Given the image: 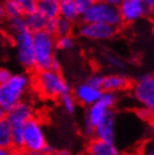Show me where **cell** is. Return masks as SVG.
<instances>
[{
  "mask_svg": "<svg viewBox=\"0 0 154 155\" xmlns=\"http://www.w3.org/2000/svg\"><path fill=\"white\" fill-rule=\"evenodd\" d=\"M32 84V78L27 73L12 74L5 84L0 85V106L6 111L24 99Z\"/></svg>",
  "mask_w": 154,
  "mask_h": 155,
  "instance_id": "1",
  "label": "cell"
},
{
  "mask_svg": "<svg viewBox=\"0 0 154 155\" xmlns=\"http://www.w3.org/2000/svg\"><path fill=\"white\" fill-rule=\"evenodd\" d=\"M32 83L36 90L45 98H59L61 96L71 93L69 85L61 72H54L52 69L36 72Z\"/></svg>",
  "mask_w": 154,
  "mask_h": 155,
  "instance_id": "2",
  "label": "cell"
},
{
  "mask_svg": "<svg viewBox=\"0 0 154 155\" xmlns=\"http://www.w3.org/2000/svg\"><path fill=\"white\" fill-rule=\"evenodd\" d=\"M33 34V53H34V68L36 72L50 69L51 63L56 56L55 36L50 35L44 31Z\"/></svg>",
  "mask_w": 154,
  "mask_h": 155,
  "instance_id": "3",
  "label": "cell"
},
{
  "mask_svg": "<svg viewBox=\"0 0 154 155\" xmlns=\"http://www.w3.org/2000/svg\"><path fill=\"white\" fill-rule=\"evenodd\" d=\"M84 23L107 24L117 29L122 24L118 8L105 3L102 0L94 1L85 11L80 15Z\"/></svg>",
  "mask_w": 154,
  "mask_h": 155,
  "instance_id": "4",
  "label": "cell"
},
{
  "mask_svg": "<svg viewBox=\"0 0 154 155\" xmlns=\"http://www.w3.org/2000/svg\"><path fill=\"white\" fill-rule=\"evenodd\" d=\"M48 145L41 120L38 117H32L28 120L23 128V150L24 152L42 153Z\"/></svg>",
  "mask_w": 154,
  "mask_h": 155,
  "instance_id": "5",
  "label": "cell"
},
{
  "mask_svg": "<svg viewBox=\"0 0 154 155\" xmlns=\"http://www.w3.org/2000/svg\"><path fill=\"white\" fill-rule=\"evenodd\" d=\"M117 104V95L113 93L102 91L100 98L94 104L87 108L86 116L84 119V124L95 129L102 120L108 116L110 111H112L113 107Z\"/></svg>",
  "mask_w": 154,
  "mask_h": 155,
  "instance_id": "6",
  "label": "cell"
},
{
  "mask_svg": "<svg viewBox=\"0 0 154 155\" xmlns=\"http://www.w3.org/2000/svg\"><path fill=\"white\" fill-rule=\"evenodd\" d=\"M13 44L15 48L17 61L21 67L27 71L34 68V53H33V34L28 30L13 35Z\"/></svg>",
  "mask_w": 154,
  "mask_h": 155,
  "instance_id": "7",
  "label": "cell"
},
{
  "mask_svg": "<svg viewBox=\"0 0 154 155\" xmlns=\"http://www.w3.org/2000/svg\"><path fill=\"white\" fill-rule=\"evenodd\" d=\"M132 95L143 108L154 110V77L150 73L140 75L132 86Z\"/></svg>",
  "mask_w": 154,
  "mask_h": 155,
  "instance_id": "8",
  "label": "cell"
},
{
  "mask_svg": "<svg viewBox=\"0 0 154 155\" xmlns=\"http://www.w3.org/2000/svg\"><path fill=\"white\" fill-rule=\"evenodd\" d=\"M152 10L153 9L145 6L142 0H122L118 7L122 23H134L149 17L152 13Z\"/></svg>",
  "mask_w": 154,
  "mask_h": 155,
  "instance_id": "9",
  "label": "cell"
},
{
  "mask_svg": "<svg viewBox=\"0 0 154 155\" xmlns=\"http://www.w3.org/2000/svg\"><path fill=\"white\" fill-rule=\"evenodd\" d=\"M117 29L100 23H80L76 29V34L79 38L92 41H105L116 35Z\"/></svg>",
  "mask_w": 154,
  "mask_h": 155,
  "instance_id": "10",
  "label": "cell"
},
{
  "mask_svg": "<svg viewBox=\"0 0 154 155\" xmlns=\"http://www.w3.org/2000/svg\"><path fill=\"white\" fill-rule=\"evenodd\" d=\"M34 117V109L31 102L28 100H21L9 111H7L6 119L11 128H24L28 120Z\"/></svg>",
  "mask_w": 154,
  "mask_h": 155,
  "instance_id": "11",
  "label": "cell"
},
{
  "mask_svg": "<svg viewBox=\"0 0 154 155\" xmlns=\"http://www.w3.org/2000/svg\"><path fill=\"white\" fill-rule=\"evenodd\" d=\"M94 139L105 142L115 143L116 139V114L110 111L108 116L105 118L94 129Z\"/></svg>",
  "mask_w": 154,
  "mask_h": 155,
  "instance_id": "12",
  "label": "cell"
},
{
  "mask_svg": "<svg viewBox=\"0 0 154 155\" xmlns=\"http://www.w3.org/2000/svg\"><path fill=\"white\" fill-rule=\"evenodd\" d=\"M102 90L94 88V87L89 86L86 81L78 84L74 89V96L75 100L78 104H83L85 107L88 108L89 106L94 104L98 99L100 98Z\"/></svg>",
  "mask_w": 154,
  "mask_h": 155,
  "instance_id": "13",
  "label": "cell"
},
{
  "mask_svg": "<svg viewBox=\"0 0 154 155\" xmlns=\"http://www.w3.org/2000/svg\"><path fill=\"white\" fill-rule=\"evenodd\" d=\"M87 155H121L120 150L115 143L92 139L86 146Z\"/></svg>",
  "mask_w": 154,
  "mask_h": 155,
  "instance_id": "14",
  "label": "cell"
},
{
  "mask_svg": "<svg viewBox=\"0 0 154 155\" xmlns=\"http://www.w3.org/2000/svg\"><path fill=\"white\" fill-rule=\"evenodd\" d=\"M129 85V79L126 75L117 73V74H109L102 76V85L101 90L108 93L116 94L117 91L126 89Z\"/></svg>",
  "mask_w": 154,
  "mask_h": 155,
  "instance_id": "15",
  "label": "cell"
},
{
  "mask_svg": "<svg viewBox=\"0 0 154 155\" xmlns=\"http://www.w3.org/2000/svg\"><path fill=\"white\" fill-rule=\"evenodd\" d=\"M36 11L46 20L59 18V0H36Z\"/></svg>",
  "mask_w": 154,
  "mask_h": 155,
  "instance_id": "16",
  "label": "cell"
},
{
  "mask_svg": "<svg viewBox=\"0 0 154 155\" xmlns=\"http://www.w3.org/2000/svg\"><path fill=\"white\" fill-rule=\"evenodd\" d=\"M80 11L74 0H59V15L61 18L72 23L80 19Z\"/></svg>",
  "mask_w": 154,
  "mask_h": 155,
  "instance_id": "17",
  "label": "cell"
},
{
  "mask_svg": "<svg viewBox=\"0 0 154 155\" xmlns=\"http://www.w3.org/2000/svg\"><path fill=\"white\" fill-rule=\"evenodd\" d=\"M24 23H25V29L31 33L41 32L44 30L46 19L42 17L38 11H34L32 13L23 15Z\"/></svg>",
  "mask_w": 154,
  "mask_h": 155,
  "instance_id": "18",
  "label": "cell"
},
{
  "mask_svg": "<svg viewBox=\"0 0 154 155\" xmlns=\"http://www.w3.org/2000/svg\"><path fill=\"white\" fill-rule=\"evenodd\" d=\"M0 149H5L8 151L12 149L11 128L7 119L0 121Z\"/></svg>",
  "mask_w": 154,
  "mask_h": 155,
  "instance_id": "19",
  "label": "cell"
},
{
  "mask_svg": "<svg viewBox=\"0 0 154 155\" xmlns=\"http://www.w3.org/2000/svg\"><path fill=\"white\" fill-rule=\"evenodd\" d=\"M73 24L74 23H72V22L61 18V17L55 19V38L71 35L73 32V28H74Z\"/></svg>",
  "mask_w": 154,
  "mask_h": 155,
  "instance_id": "20",
  "label": "cell"
},
{
  "mask_svg": "<svg viewBox=\"0 0 154 155\" xmlns=\"http://www.w3.org/2000/svg\"><path fill=\"white\" fill-rule=\"evenodd\" d=\"M2 6H3V9H5V12H6V18L13 19L23 15L20 7L13 0H3Z\"/></svg>",
  "mask_w": 154,
  "mask_h": 155,
  "instance_id": "21",
  "label": "cell"
},
{
  "mask_svg": "<svg viewBox=\"0 0 154 155\" xmlns=\"http://www.w3.org/2000/svg\"><path fill=\"white\" fill-rule=\"evenodd\" d=\"M59 102L62 104L63 109L67 112L68 114H74L76 111V100H75L73 94L68 93L59 97Z\"/></svg>",
  "mask_w": 154,
  "mask_h": 155,
  "instance_id": "22",
  "label": "cell"
},
{
  "mask_svg": "<svg viewBox=\"0 0 154 155\" xmlns=\"http://www.w3.org/2000/svg\"><path fill=\"white\" fill-rule=\"evenodd\" d=\"M74 39L72 35H64L55 38V45H56V50L61 51H69L74 48Z\"/></svg>",
  "mask_w": 154,
  "mask_h": 155,
  "instance_id": "23",
  "label": "cell"
},
{
  "mask_svg": "<svg viewBox=\"0 0 154 155\" xmlns=\"http://www.w3.org/2000/svg\"><path fill=\"white\" fill-rule=\"evenodd\" d=\"M20 7L23 15L36 11V0H13Z\"/></svg>",
  "mask_w": 154,
  "mask_h": 155,
  "instance_id": "24",
  "label": "cell"
},
{
  "mask_svg": "<svg viewBox=\"0 0 154 155\" xmlns=\"http://www.w3.org/2000/svg\"><path fill=\"white\" fill-rule=\"evenodd\" d=\"M8 23H9V28L12 32L15 33H20L25 31V23H24L23 15L22 17H18V18L13 19H8Z\"/></svg>",
  "mask_w": 154,
  "mask_h": 155,
  "instance_id": "25",
  "label": "cell"
},
{
  "mask_svg": "<svg viewBox=\"0 0 154 155\" xmlns=\"http://www.w3.org/2000/svg\"><path fill=\"white\" fill-rule=\"evenodd\" d=\"M86 83L89 86L97 88V89H101V85H102V76L99 74H92L87 78Z\"/></svg>",
  "mask_w": 154,
  "mask_h": 155,
  "instance_id": "26",
  "label": "cell"
},
{
  "mask_svg": "<svg viewBox=\"0 0 154 155\" xmlns=\"http://www.w3.org/2000/svg\"><path fill=\"white\" fill-rule=\"evenodd\" d=\"M106 60H107V63H108V64H109L112 68L123 69L126 67L125 63L122 62V61L117 56H113V55H108V56L106 57Z\"/></svg>",
  "mask_w": 154,
  "mask_h": 155,
  "instance_id": "27",
  "label": "cell"
},
{
  "mask_svg": "<svg viewBox=\"0 0 154 155\" xmlns=\"http://www.w3.org/2000/svg\"><path fill=\"white\" fill-rule=\"evenodd\" d=\"M136 114L139 117L140 119H142L143 121H146V120H150L153 117V111L149 110L146 108H139V110L136 111Z\"/></svg>",
  "mask_w": 154,
  "mask_h": 155,
  "instance_id": "28",
  "label": "cell"
},
{
  "mask_svg": "<svg viewBox=\"0 0 154 155\" xmlns=\"http://www.w3.org/2000/svg\"><path fill=\"white\" fill-rule=\"evenodd\" d=\"M11 75H12V73L10 72L7 67L0 66V85H2V84L6 83V81L11 77Z\"/></svg>",
  "mask_w": 154,
  "mask_h": 155,
  "instance_id": "29",
  "label": "cell"
},
{
  "mask_svg": "<svg viewBox=\"0 0 154 155\" xmlns=\"http://www.w3.org/2000/svg\"><path fill=\"white\" fill-rule=\"evenodd\" d=\"M74 1L78 7V10L80 11V13H83L94 2V0H74Z\"/></svg>",
  "mask_w": 154,
  "mask_h": 155,
  "instance_id": "30",
  "label": "cell"
},
{
  "mask_svg": "<svg viewBox=\"0 0 154 155\" xmlns=\"http://www.w3.org/2000/svg\"><path fill=\"white\" fill-rule=\"evenodd\" d=\"M44 32H46L50 35L55 36V19L54 20H46L44 27Z\"/></svg>",
  "mask_w": 154,
  "mask_h": 155,
  "instance_id": "31",
  "label": "cell"
},
{
  "mask_svg": "<svg viewBox=\"0 0 154 155\" xmlns=\"http://www.w3.org/2000/svg\"><path fill=\"white\" fill-rule=\"evenodd\" d=\"M61 67H62V64L59 62V57L55 56L53 58V61H52V63H51L50 69H52L54 72H61Z\"/></svg>",
  "mask_w": 154,
  "mask_h": 155,
  "instance_id": "32",
  "label": "cell"
},
{
  "mask_svg": "<svg viewBox=\"0 0 154 155\" xmlns=\"http://www.w3.org/2000/svg\"><path fill=\"white\" fill-rule=\"evenodd\" d=\"M143 155H154L153 153V141H149L143 145Z\"/></svg>",
  "mask_w": 154,
  "mask_h": 155,
  "instance_id": "33",
  "label": "cell"
},
{
  "mask_svg": "<svg viewBox=\"0 0 154 155\" xmlns=\"http://www.w3.org/2000/svg\"><path fill=\"white\" fill-rule=\"evenodd\" d=\"M40 155H71V152L66 150H61V151H54L52 153H40Z\"/></svg>",
  "mask_w": 154,
  "mask_h": 155,
  "instance_id": "34",
  "label": "cell"
},
{
  "mask_svg": "<svg viewBox=\"0 0 154 155\" xmlns=\"http://www.w3.org/2000/svg\"><path fill=\"white\" fill-rule=\"evenodd\" d=\"M105 3H107V5H109V6L111 7H115V8H118L119 5L121 3L122 0H102Z\"/></svg>",
  "mask_w": 154,
  "mask_h": 155,
  "instance_id": "35",
  "label": "cell"
},
{
  "mask_svg": "<svg viewBox=\"0 0 154 155\" xmlns=\"http://www.w3.org/2000/svg\"><path fill=\"white\" fill-rule=\"evenodd\" d=\"M8 155H23V151H20V150H13L11 149L9 151V154Z\"/></svg>",
  "mask_w": 154,
  "mask_h": 155,
  "instance_id": "36",
  "label": "cell"
},
{
  "mask_svg": "<svg viewBox=\"0 0 154 155\" xmlns=\"http://www.w3.org/2000/svg\"><path fill=\"white\" fill-rule=\"evenodd\" d=\"M142 1L145 3V6H148L149 8L153 9V7H154V0H142Z\"/></svg>",
  "mask_w": 154,
  "mask_h": 155,
  "instance_id": "37",
  "label": "cell"
},
{
  "mask_svg": "<svg viewBox=\"0 0 154 155\" xmlns=\"http://www.w3.org/2000/svg\"><path fill=\"white\" fill-rule=\"evenodd\" d=\"M6 114H7V111L0 106V121L3 119H6Z\"/></svg>",
  "mask_w": 154,
  "mask_h": 155,
  "instance_id": "38",
  "label": "cell"
},
{
  "mask_svg": "<svg viewBox=\"0 0 154 155\" xmlns=\"http://www.w3.org/2000/svg\"><path fill=\"white\" fill-rule=\"evenodd\" d=\"M3 18H6V12H5V9H3L2 3H0V20Z\"/></svg>",
  "mask_w": 154,
  "mask_h": 155,
  "instance_id": "39",
  "label": "cell"
},
{
  "mask_svg": "<svg viewBox=\"0 0 154 155\" xmlns=\"http://www.w3.org/2000/svg\"><path fill=\"white\" fill-rule=\"evenodd\" d=\"M9 154V151L5 149H0V155H8Z\"/></svg>",
  "mask_w": 154,
  "mask_h": 155,
  "instance_id": "40",
  "label": "cell"
},
{
  "mask_svg": "<svg viewBox=\"0 0 154 155\" xmlns=\"http://www.w3.org/2000/svg\"><path fill=\"white\" fill-rule=\"evenodd\" d=\"M23 155H40V153H33V152H23Z\"/></svg>",
  "mask_w": 154,
  "mask_h": 155,
  "instance_id": "41",
  "label": "cell"
},
{
  "mask_svg": "<svg viewBox=\"0 0 154 155\" xmlns=\"http://www.w3.org/2000/svg\"><path fill=\"white\" fill-rule=\"evenodd\" d=\"M3 2V0H0V3H2Z\"/></svg>",
  "mask_w": 154,
  "mask_h": 155,
  "instance_id": "42",
  "label": "cell"
},
{
  "mask_svg": "<svg viewBox=\"0 0 154 155\" xmlns=\"http://www.w3.org/2000/svg\"><path fill=\"white\" fill-rule=\"evenodd\" d=\"M94 1H100V0H94Z\"/></svg>",
  "mask_w": 154,
  "mask_h": 155,
  "instance_id": "43",
  "label": "cell"
},
{
  "mask_svg": "<svg viewBox=\"0 0 154 155\" xmlns=\"http://www.w3.org/2000/svg\"><path fill=\"white\" fill-rule=\"evenodd\" d=\"M71 155H74V154H72V153H71Z\"/></svg>",
  "mask_w": 154,
  "mask_h": 155,
  "instance_id": "44",
  "label": "cell"
}]
</instances>
